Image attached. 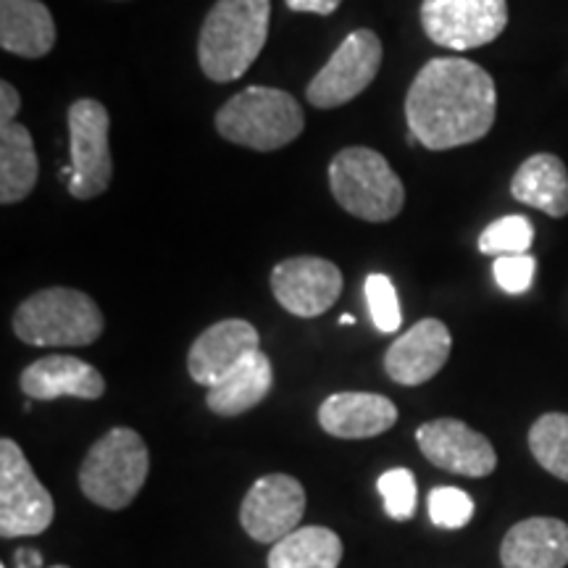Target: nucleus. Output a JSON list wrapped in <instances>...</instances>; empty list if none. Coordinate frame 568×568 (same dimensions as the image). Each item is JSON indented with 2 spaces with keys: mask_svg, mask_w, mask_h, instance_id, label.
<instances>
[{
  "mask_svg": "<svg viewBox=\"0 0 568 568\" xmlns=\"http://www.w3.org/2000/svg\"><path fill=\"white\" fill-rule=\"evenodd\" d=\"M329 187L339 209L364 222L382 224L406 205V187L387 159L372 148L355 145L339 151L329 163Z\"/></svg>",
  "mask_w": 568,
  "mask_h": 568,
  "instance_id": "5",
  "label": "nucleus"
},
{
  "mask_svg": "<svg viewBox=\"0 0 568 568\" xmlns=\"http://www.w3.org/2000/svg\"><path fill=\"white\" fill-rule=\"evenodd\" d=\"M432 524L439 529H464L474 518V500L471 495L458 487H435L426 500Z\"/></svg>",
  "mask_w": 568,
  "mask_h": 568,
  "instance_id": "28",
  "label": "nucleus"
},
{
  "mask_svg": "<svg viewBox=\"0 0 568 568\" xmlns=\"http://www.w3.org/2000/svg\"><path fill=\"white\" fill-rule=\"evenodd\" d=\"M151 471V453L134 429L116 426L90 447L80 468V489L95 506L122 510L130 506Z\"/></svg>",
  "mask_w": 568,
  "mask_h": 568,
  "instance_id": "6",
  "label": "nucleus"
},
{
  "mask_svg": "<svg viewBox=\"0 0 568 568\" xmlns=\"http://www.w3.org/2000/svg\"><path fill=\"white\" fill-rule=\"evenodd\" d=\"M272 0H216L197 38V63L213 82H234L268 40Z\"/></svg>",
  "mask_w": 568,
  "mask_h": 568,
  "instance_id": "2",
  "label": "nucleus"
},
{
  "mask_svg": "<svg viewBox=\"0 0 568 568\" xmlns=\"http://www.w3.org/2000/svg\"><path fill=\"white\" fill-rule=\"evenodd\" d=\"M305 116L290 92L276 88H247L230 98L216 113V132L234 145L272 153L301 138Z\"/></svg>",
  "mask_w": 568,
  "mask_h": 568,
  "instance_id": "4",
  "label": "nucleus"
},
{
  "mask_svg": "<svg viewBox=\"0 0 568 568\" xmlns=\"http://www.w3.org/2000/svg\"><path fill=\"white\" fill-rule=\"evenodd\" d=\"M529 450L545 471L568 481V414L539 416L529 429Z\"/></svg>",
  "mask_w": 568,
  "mask_h": 568,
  "instance_id": "24",
  "label": "nucleus"
},
{
  "mask_svg": "<svg viewBox=\"0 0 568 568\" xmlns=\"http://www.w3.org/2000/svg\"><path fill=\"white\" fill-rule=\"evenodd\" d=\"M418 450L443 471L481 479L497 468V453L481 432L460 418H435L416 429Z\"/></svg>",
  "mask_w": 568,
  "mask_h": 568,
  "instance_id": "13",
  "label": "nucleus"
},
{
  "mask_svg": "<svg viewBox=\"0 0 568 568\" xmlns=\"http://www.w3.org/2000/svg\"><path fill=\"white\" fill-rule=\"evenodd\" d=\"M42 566V556L38 550H17V568H38Z\"/></svg>",
  "mask_w": 568,
  "mask_h": 568,
  "instance_id": "32",
  "label": "nucleus"
},
{
  "mask_svg": "<svg viewBox=\"0 0 568 568\" xmlns=\"http://www.w3.org/2000/svg\"><path fill=\"white\" fill-rule=\"evenodd\" d=\"M272 293L293 316L316 318L343 295V272L318 255H297L274 266Z\"/></svg>",
  "mask_w": 568,
  "mask_h": 568,
  "instance_id": "12",
  "label": "nucleus"
},
{
  "mask_svg": "<svg viewBox=\"0 0 568 568\" xmlns=\"http://www.w3.org/2000/svg\"><path fill=\"white\" fill-rule=\"evenodd\" d=\"M51 568H69V566H51Z\"/></svg>",
  "mask_w": 568,
  "mask_h": 568,
  "instance_id": "34",
  "label": "nucleus"
},
{
  "mask_svg": "<svg viewBox=\"0 0 568 568\" xmlns=\"http://www.w3.org/2000/svg\"><path fill=\"white\" fill-rule=\"evenodd\" d=\"M21 109L19 90L11 82H0V124H11Z\"/></svg>",
  "mask_w": 568,
  "mask_h": 568,
  "instance_id": "30",
  "label": "nucleus"
},
{
  "mask_svg": "<svg viewBox=\"0 0 568 568\" xmlns=\"http://www.w3.org/2000/svg\"><path fill=\"white\" fill-rule=\"evenodd\" d=\"M255 351H261L258 329L243 318H224L209 326L190 347L187 372L197 385L213 387Z\"/></svg>",
  "mask_w": 568,
  "mask_h": 568,
  "instance_id": "15",
  "label": "nucleus"
},
{
  "mask_svg": "<svg viewBox=\"0 0 568 568\" xmlns=\"http://www.w3.org/2000/svg\"><path fill=\"white\" fill-rule=\"evenodd\" d=\"M500 560L506 568H566L568 524L548 516L524 518L503 537Z\"/></svg>",
  "mask_w": 568,
  "mask_h": 568,
  "instance_id": "18",
  "label": "nucleus"
},
{
  "mask_svg": "<svg viewBox=\"0 0 568 568\" xmlns=\"http://www.w3.org/2000/svg\"><path fill=\"white\" fill-rule=\"evenodd\" d=\"M55 503L11 437L0 439V535L38 537L53 524Z\"/></svg>",
  "mask_w": 568,
  "mask_h": 568,
  "instance_id": "7",
  "label": "nucleus"
},
{
  "mask_svg": "<svg viewBox=\"0 0 568 568\" xmlns=\"http://www.w3.org/2000/svg\"><path fill=\"white\" fill-rule=\"evenodd\" d=\"M109 130L111 116L103 103L82 98L69 105V148L74 166L69 195L77 201H90L109 190L113 180Z\"/></svg>",
  "mask_w": 568,
  "mask_h": 568,
  "instance_id": "8",
  "label": "nucleus"
},
{
  "mask_svg": "<svg viewBox=\"0 0 568 568\" xmlns=\"http://www.w3.org/2000/svg\"><path fill=\"white\" fill-rule=\"evenodd\" d=\"M510 195L518 203L545 211L552 219H564L568 213L566 163L552 153L531 155L514 174Z\"/></svg>",
  "mask_w": 568,
  "mask_h": 568,
  "instance_id": "21",
  "label": "nucleus"
},
{
  "mask_svg": "<svg viewBox=\"0 0 568 568\" xmlns=\"http://www.w3.org/2000/svg\"><path fill=\"white\" fill-rule=\"evenodd\" d=\"M385 510L395 521H410L416 516V477L410 468H389L376 481Z\"/></svg>",
  "mask_w": 568,
  "mask_h": 568,
  "instance_id": "27",
  "label": "nucleus"
},
{
  "mask_svg": "<svg viewBox=\"0 0 568 568\" xmlns=\"http://www.w3.org/2000/svg\"><path fill=\"white\" fill-rule=\"evenodd\" d=\"M422 27L435 45L474 51L508 27V0H424Z\"/></svg>",
  "mask_w": 568,
  "mask_h": 568,
  "instance_id": "9",
  "label": "nucleus"
},
{
  "mask_svg": "<svg viewBox=\"0 0 568 568\" xmlns=\"http://www.w3.org/2000/svg\"><path fill=\"white\" fill-rule=\"evenodd\" d=\"M305 516V489L290 474H268L247 489L240 506V524L255 542L276 545L301 529Z\"/></svg>",
  "mask_w": 568,
  "mask_h": 568,
  "instance_id": "11",
  "label": "nucleus"
},
{
  "mask_svg": "<svg viewBox=\"0 0 568 568\" xmlns=\"http://www.w3.org/2000/svg\"><path fill=\"white\" fill-rule=\"evenodd\" d=\"M495 282L500 284L503 293L508 295H524L531 287L537 274V258L535 255H503L495 258L493 266Z\"/></svg>",
  "mask_w": 568,
  "mask_h": 568,
  "instance_id": "29",
  "label": "nucleus"
},
{
  "mask_svg": "<svg viewBox=\"0 0 568 568\" xmlns=\"http://www.w3.org/2000/svg\"><path fill=\"white\" fill-rule=\"evenodd\" d=\"M40 176L32 132L24 124H0V203H21Z\"/></svg>",
  "mask_w": 568,
  "mask_h": 568,
  "instance_id": "22",
  "label": "nucleus"
},
{
  "mask_svg": "<svg viewBox=\"0 0 568 568\" xmlns=\"http://www.w3.org/2000/svg\"><path fill=\"white\" fill-rule=\"evenodd\" d=\"M55 45V21L40 0H0V48L21 59H42Z\"/></svg>",
  "mask_w": 568,
  "mask_h": 568,
  "instance_id": "19",
  "label": "nucleus"
},
{
  "mask_svg": "<svg viewBox=\"0 0 568 568\" xmlns=\"http://www.w3.org/2000/svg\"><path fill=\"white\" fill-rule=\"evenodd\" d=\"M339 324H355V316H351V314H343V316H339Z\"/></svg>",
  "mask_w": 568,
  "mask_h": 568,
  "instance_id": "33",
  "label": "nucleus"
},
{
  "mask_svg": "<svg viewBox=\"0 0 568 568\" xmlns=\"http://www.w3.org/2000/svg\"><path fill=\"white\" fill-rule=\"evenodd\" d=\"M318 424L339 439L379 437L397 424V406L376 393H335L318 408Z\"/></svg>",
  "mask_w": 568,
  "mask_h": 568,
  "instance_id": "17",
  "label": "nucleus"
},
{
  "mask_svg": "<svg viewBox=\"0 0 568 568\" xmlns=\"http://www.w3.org/2000/svg\"><path fill=\"white\" fill-rule=\"evenodd\" d=\"M382 40L372 30H355L339 42L326 67L311 80L305 98L314 109H339L358 98L379 74Z\"/></svg>",
  "mask_w": 568,
  "mask_h": 568,
  "instance_id": "10",
  "label": "nucleus"
},
{
  "mask_svg": "<svg viewBox=\"0 0 568 568\" xmlns=\"http://www.w3.org/2000/svg\"><path fill=\"white\" fill-rule=\"evenodd\" d=\"M535 243V226L527 216H503L479 234V251L493 258L503 255H527Z\"/></svg>",
  "mask_w": 568,
  "mask_h": 568,
  "instance_id": "25",
  "label": "nucleus"
},
{
  "mask_svg": "<svg viewBox=\"0 0 568 568\" xmlns=\"http://www.w3.org/2000/svg\"><path fill=\"white\" fill-rule=\"evenodd\" d=\"M21 393L32 400L82 397L98 400L105 393V379L95 366L74 355H45L21 372Z\"/></svg>",
  "mask_w": 568,
  "mask_h": 568,
  "instance_id": "16",
  "label": "nucleus"
},
{
  "mask_svg": "<svg viewBox=\"0 0 568 568\" xmlns=\"http://www.w3.org/2000/svg\"><path fill=\"white\" fill-rule=\"evenodd\" d=\"M290 11L295 13H318V17H329L339 9L343 0H284Z\"/></svg>",
  "mask_w": 568,
  "mask_h": 568,
  "instance_id": "31",
  "label": "nucleus"
},
{
  "mask_svg": "<svg viewBox=\"0 0 568 568\" xmlns=\"http://www.w3.org/2000/svg\"><path fill=\"white\" fill-rule=\"evenodd\" d=\"M366 303L372 311V322L382 335H393L400 329L403 311L397 301V290L387 274H368L366 276Z\"/></svg>",
  "mask_w": 568,
  "mask_h": 568,
  "instance_id": "26",
  "label": "nucleus"
},
{
  "mask_svg": "<svg viewBox=\"0 0 568 568\" xmlns=\"http://www.w3.org/2000/svg\"><path fill=\"white\" fill-rule=\"evenodd\" d=\"M343 539L326 527H301L274 545L268 568H337Z\"/></svg>",
  "mask_w": 568,
  "mask_h": 568,
  "instance_id": "23",
  "label": "nucleus"
},
{
  "mask_svg": "<svg viewBox=\"0 0 568 568\" xmlns=\"http://www.w3.org/2000/svg\"><path fill=\"white\" fill-rule=\"evenodd\" d=\"M103 314L88 293L48 287L27 297L13 314V332L34 347H84L101 339Z\"/></svg>",
  "mask_w": 568,
  "mask_h": 568,
  "instance_id": "3",
  "label": "nucleus"
},
{
  "mask_svg": "<svg viewBox=\"0 0 568 568\" xmlns=\"http://www.w3.org/2000/svg\"><path fill=\"white\" fill-rule=\"evenodd\" d=\"M495 116V80L468 59L450 55L424 63L406 95L408 130L429 151H450L487 138Z\"/></svg>",
  "mask_w": 568,
  "mask_h": 568,
  "instance_id": "1",
  "label": "nucleus"
},
{
  "mask_svg": "<svg viewBox=\"0 0 568 568\" xmlns=\"http://www.w3.org/2000/svg\"><path fill=\"white\" fill-rule=\"evenodd\" d=\"M0 568H9V566H0Z\"/></svg>",
  "mask_w": 568,
  "mask_h": 568,
  "instance_id": "35",
  "label": "nucleus"
},
{
  "mask_svg": "<svg viewBox=\"0 0 568 568\" xmlns=\"http://www.w3.org/2000/svg\"><path fill=\"white\" fill-rule=\"evenodd\" d=\"M274 368L264 351L247 355L243 364H237L230 374L222 376L216 385L209 387L205 406L216 416H240L264 403V397L272 393Z\"/></svg>",
  "mask_w": 568,
  "mask_h": 568,
  "instance_id": "20",
  "label": "nucleus"
},
{
  "mask_svg": "<svg viewBox=\"0 0 568 568\" xmlns=\"http://www.w3.org/2000/svg\"><path fill=\"white\" fill-rule=\"evenodd\" d=\"M453 351L450 329L439 318H422L385 353V372L403 387H418L443 372Z\"/></svg>",
  "mask_w": 568,
  "mask_h": 568,
  "instance_id": "14",
  "label": "nucleus"
}]
</instances>
